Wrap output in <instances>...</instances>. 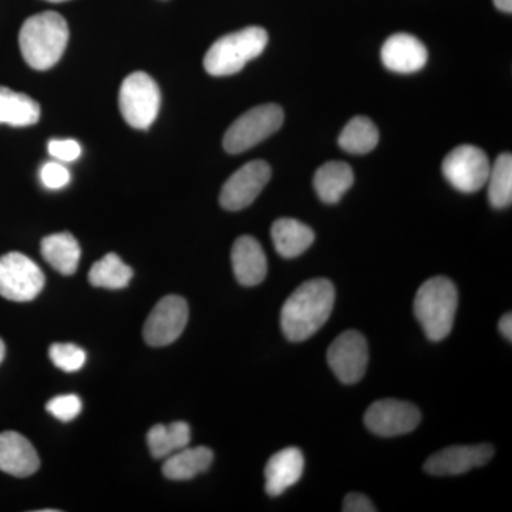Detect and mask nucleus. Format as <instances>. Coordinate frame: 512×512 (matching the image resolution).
<instances>
[{
    "label": "nucleus",
    "mask_w": 512,
    "mask_h": 512,
    "mask_svg": "<svg viewBox=\"0 0 512 512\" xmlns=\"http://www.w3.org/2000/svg\"><path fill=\"white\" fill-rule=\"evenodd\" d=\"M335 286L328 279L306 281L286 299L281 312L282 332L291 342L312 338L332 315Z\"/></svg>",
    "instance_id": "obj_1"
},
{
    "label": "nucleus",
    "mask_w": 512,
    "mask_h": 512,
    "mask_svg": "<svg viewBox=\"0 0 512 512\" xmlns=\"http://www.w3.org/2000/svg\"><path fill=\"white\" fill-rule=\"evenodd\" d=\"M69 42V26L57 12L30 16L19 33L23 59L35 70H47L59 62Z\"/></svg>",
    "instance_id": "obj_2"
},
{
    "label": "nucleus",
    "mask_w": 512,
    "mask_h": 512,
    "mask_svg": "<svg viewBox=\"0 0 512 512\" xmlns=\"http://www.w3.org/2000/svg\"><path fill=\"white\" fill-rule=\"evenodd\" d=\"M458 306L457 286L451 279L434 276L420 286L414 298V315L427 338L440 342L453 329Z\"/></svg>",
    "instance_id": "obj_3"
},
{
    "label": "nucleus",
    "mask_w": 512,
    "mask_h": 512,
    "mask_svg": "<svg viewBox=\"0 0 512 512\" xmlns=\"http://www.w3.org/2000/svg\"><path fill=\"white\" fill-rule=\"evenodd\" d=\"M268 39L266 30L259 26H249L222 36L208 49L204 57L205 70L217 77L241 72L245 64L262 55Z\"/></svg>",
    "instance_id": "obj_4"
},
{
    "label": "nucleus",
    "mask_w": 512,
    "mask_h": 512,
    "mask_svg": "<svg viewBox=\"0 0 512 512\" xmlns=\"http://www.w3.org/2000/svg\"><path fill=\"white\" fill-rule=\"evenodd\" d=\"M284 110L278 104H261L242 114L224 136L229 154H241L272 136L284 124Z\"/></svg>",
    "instance_id": "obj_5"
},
{
    "label": "nucleus",
    "mask_w": 512,
    "mask_h": 512,
    "mask_svg": "<svg viewBox=\"0 0 512 512\" xmlns=\"http://www.w3.org/2000/svg\"><path fill=\"white\" fill-rule=\"evenodd\" d=\"M119 104L124 120L131 127L147 130L160 111V87L147 73L130 74L121 84Z\"/></svg>",
    "instance_id": "obj_6"
},
{
    "label": "nucleus",
    "mask_w": 512,
    "mask_h": 512,
    "mask_svg": "<svg viewBox=\"0 0 512 512\" xmlns=\"http://www.w3.org/2000/svg\"><path fill=\"white\" fill-rule=\"evenodd\" d=\"M45 274L29 256L9 252L0 256V296L12 302H30L45 288Z\"/></svg>",
    "instance_id": "obj_7"
},
{
    "label": "nucleus",
    "mask_w": 512,
    "mask_h": 512,
    "mask_svg": "<svg viewBox=\"0 0 512 512\" xmlns=\"http://www.w3.org/2000/svg\"><path fill=\"white\" fill-rule=\"evenodd\" d=\"M491 163L487 154L476 146H460L451 150L443 161V174L456 190L471 194L487 184Z\"/></svg>",
    "instance_id": "obj_8"
},
{
    "label": "nucleus",
    "mask_w": 512,
    "mask_h": 512,
    "mask_svg": "<svg viewBox=\"0 0 512 512\" xmlns=\"http://www.w3.org/2000/svg\"><path fill=\"white\" fill-rule=\"evenodd\" d=\"M188 313V303L181 296L170 295L161 299L144 325L147 345L163 348L175 342L187 326Z\"/></svg>",
    "instance_id": "obj_9"
},
{
    "label": "nucleus",
    "mask_w": 512,
    "mask_h": 512,
    "mask_svg": "<svg viewBox=\"0 0 512 512\" xmlns=\"http://www.w3.org/2000/svg\"><path fill=\"white\" fill-rule=\"evenodd\" d=\"M328 363L340 382L355 384L365 376L369 363V348L365 336L356 330L343 332L333 340L328 350Z\"/></svg>",
    "instance_id": "obj_10"
},
{
    "label": "nucleus",
    "mask_w": 512,
    "mask_h": 512,
    "mask_svg": "<svg viewBox=\"0 0 512 512\" xmlns=\"http://www.w3.org/2000/svg\"><path fill=\"white\" fill-rule=\"evenodd\" d=\"M421 421L420 410L414 404L396 399L375 402L367 409V429L380 437H396L412 433Z\"/></svg>",
    "instance_id": "obj_11"
},
{
    "label": "nucleus",
    "mask_w": 512,
    "mask_h": 512,
    "mask_svg": "<svg viewBox=\"0 0 512 512\" xmlns=\"http://www.w3.org/2000/svg\"><path fill=\"white\" fill-rule=\"evenodd\" d=\"M271 167L262 160L251 161L239 168L222 187L220 202L228 211L249 207L271 180Z\"/></svg>",
    "instance_id": "obj_12"
},
{
    "label": "nucleus",
    "mask_w": 512,
    "mask_h": 512,
    "mask_svg": "<svg viewBox=\"0 0 512 512\" xmlns=\"http://www.w3.org/2000/svg\"><path fill=\"white\" fill-rule=\"evenodd\" d=\"M493 456L494 447L490 444L451 446L427 458L424 471L437 477L460 476L473 468L485 466Z\"/></svg>",
    "instance_id": "obj_13"
},
{
    "label": "nucleus",
    "mask_w": 512,
    "mask_h": 512,
    "mask_svg": "<svg viewBox=\"0 0 512 512\" xmlns=\"http://www.w3.org/2000/svg\"><path fill=\"white\" fill-rule=\"evenodd\" d=\"M429 53L417 37L396 33L384 42L382 62L386 69L396 73L419 72L426 66Z\"/></svg>",
    "instance_id": "obj_14"
},
{
    "label": "nucleus",
    "mask_w": 512,
    "mask_h": 512,
    "mask_svg": "<svg viewBox=\"0 0 512 512\" xmlns=\"http://www.w3.org/2000/svg\"><path fill=\"white\" fill-rule=\"evenodd\" d=\"M40 467L35 447L16 431L0 433V471L19 478L35 474Z\"/></svg>",
    "instance_id": "obj_15"
},
{
    "label": "nucleus",
    "mask_w": 512,
    "mask_h": 512,
    "mask_svg": "<svg viewBox=\"0 0 512 512\" xmlns=\"http://www.w3.org/2000/svg\"><path fill=\"white\" fill-rule=\"evenodd\" d=\"M305 458L296 447L284 448L271 458L265 467V491L271 497H279L293 487L303 476Z\"/></svg>",
    "instance_id": "obj_16"
},
{
    "label": "nucleus",
    "mask_w": 512,
    "mask_h": 512,
    "mask_svg": "<svg viewBox=\"0 0 512 512\" xmlns=\"http://www.w3.org/2000/svg\"><path fill=\"white\" fill-rule=\"evenodd\" d=\"M232 269L242 286H256L268 274V261L261 244L255 238L244 235L232 247Z\"/></svg>",
    "instance_id": "obj_17"
},
{
    "label": "nucleus",
    "mask_w": 512,
    "mask_h": 512,
    "mask_svg": "<svg viewBox=\"0 0 512 512\" xmlns=\"http://www.w3.org/2000/svg\"><path fill=\"white\" fill-rule=\"evenodd\" d=\"M355 183L352 167L343 161H329L316 171L313 187L325 204H336L342 200Z\"/></svg>",
    "instance_id": "obj_18"
},
{
    "label": "nucleus",
    "mask_w": 512,
    "mask_h": 512,
    "mask_svg": "<svg viewBox=\"0 0 512 512\" xmlns=\"http://www.w3.org/2000/svg\"><path fill=\"white\" fill-rule=\"evenodd\" d=\"M271 235L276 252L288 259L302 255L315 241V232L312 228L293 218L275 221Z\"/></svg>",
    "instance_id": "obj_19"
},
{
    "label": "nucleus",
    "mask_w": 512,
    "mask_h": 512,
    "mask_svg": "<svg viewBox=\"0 0 512 512\" xmlns=\"http://www.w3.org/2000/svg\"><path fill=\"white\" fill-rule=\"evenodd\" d=\"M40 251L47 264L52 265V268L62 275H73L79 268L82 249L77 239L69 232H60L43 238Z\"/></svg>",
    "instance_id": "obj_20"
},
{
    "label": "nucleus",
    "mask_w": 512,
    "mask_h": 512,
    "mask_svg": "<svg viewBox=\"0 0 512 512\" xmlns=\"http://www.w3.org/2000/svg\"><path fill=\"white\" fill-rule=\"evenodd\" d=\"M214 453L208 447L181 448L167 457L163 474L168 480L187 481L211 467Z\"/></svg>",
    "instance_id": "obj_21"
},
{
    "label": "nucleus",
    "mask_w": 512,
    "mask_h": 512,
    "mask_svg": "<svg viewBox=\"0 0 512 512\" xmlns=\"http://www.w3.org/2000/svg\"><path fill=\"white\" fill-rule=\"evenodd\" d=\"M40 119V106L26 94L0 87V124L28 127Z\"/></svg>",
    "instance_id": "obj_22"
},
{
    "label": "nucleus",
    "mask_w": 512,
    "mask_h": 512,
    "mask_svg": "<svg viewBox=\"0 0 512 512\" xmlns=\"http://www.w3.org/2000/svg\"><path fill=\"white\" fill-rule=\"evenodd\" d=\"M191 441V429L184 421H175L170 426L157 424L147 434L148 448L154 458H167L175 451L188 447Z\"/></svg>",
    "instance_id": "obj_23"
},
{
    "label": "nucleus",
    "mask_w": 512,
    "mask_h": 512,
    "mask_svg": "<svg viewBox=\"0 0 512 512\" xmlns=\"http://www.w3.org/2000/svg\"><path fill=\"white\" fill-rule=\"evenodd\" d=\"M379 144V130L372 120L356 116L346 124L339 136V146L346 153L367 154Z\"/></svg>",
    "instance_id": "obj_24"
},
{
    "label": "nucleus",
    "mask_w": 512,
    "mask_h": 512,
    "mask_svg": "<svg viewBox=\"0 0 512 512\" xmlns=\"http://www.w3.org/2000/svg\"><path fill=\"white\" fill-rule=\"evenodd\" d=\"M131 278H133V269L124 264L117 254L104 255L89 272L90 284L96 288L111 289V291L127 288Z\"/></svg>",
    "instance_id": "obj_25"
},
{
    "label": "nucleus",
    "mask_w": 512,
    "mask_h": 512,
    "mask_svg": "<svg viewBox=\"0 0 512 512\" xmlns=\"http://www.w3.org/2000/svg\"><path fill=\"white\" fill-rule=\"evenodd\" d=\"M488 198L498 210L510 207L512 202V156L503 153L491 165L488 174Z\"/></svg>",
    "instance_id": "obj_26"
},
{
    "label": "nucleus",
    "mask_w": 512,
    "mask_h": 512,
    "mask_svg": "<svg viewBox=\"0 0 512 512\" xmlns=\"http://www.w3.org/2000/svg\"><path fill=\"white\" fill-rule=\"evenodd\" d=\"M49 357L57 369L67 373L82 369L87 359L86 352L73 343H55L50 346Z\"/></svg>",
    "instance_id": "obj_27"
},
{
    "label": "nucleus",
    "mask_w": 512,
    "mask_h": 512,
    "mask_svg": "<svg viewBox=\"0 0 512 512\" xmlns=\"http://www.w3.org/2000/svg\"><path fill=\"white\" fill-rule=\"evenodd\" d=\"M46 410L52 414L55 419L64 421H72L82 413L83 402L77 394H63V396L53 397L46 404Z\"/></svg>",
    "instance_id": "obj_28"
},
{
    "label": "nucleus",
    "mask_w": 512,
    "mask_h": 512,
    "mask_svg": "<svg viewBox=\"0 0 512 512\" xmlns=\"http://www.w3.org/2000/svg\"><path fill=\"white\" fill-rule=\"evenodd\" d=\"M72 177H70L69 170L60 163H46L40 168V181L49 190H62L70 183Z\"/></svg>",
    "instance_id": "obj_29"
},
{
    "label": "nucleus",
    "mask_w": 512,
    "mask_h": 512,
    "mask_svg": "<svg viewBox=\"0 0 512 512\" xmlns=\"http://www.w3.org/2000/svg\"><path fill=\"white\" fill-rule=\"evenodd\" d=\"M50 156L63 163H72L82 156V146L76 140H52L49 143Z\"/></svg>",
    "instance_id": "obj_30"
},
{
    "label": "nucleus",
    "mask_w": 512,
    "mask_h": 512,
    "mask_svg": "<svg viewBox=\"0 0 512 512\" xmlns=\"http://www.w3.org/2000/svg\"><path fill=\"white\" fill-rule=\"evenodd\" d=\"M343 511L345 512H375L377 511L372 501L365 494L352 493L346 495L343 501Z\"/></svg>",
    "instance_id": "obj_31"
},
{
    "label": "nucleus",
    "mask_w": 512,
    "mask_h": 512,
    "mask_svg": "<svg viewBox=\"0 0 512 512\" xmlns=\"http://www.w3.org/2000/svg\"><path fill=\"white\" fill-rule=\"evenodd\" d=\"M498 329H500L501 335L504 336L508 342L512 340V316L511 313H505L503 318L500 320V325H498Z\"/></svg>",
    "instance_id": "obj_32"
},
{
    "label": "nucleus",
    "mask_w": 512,
    "mask_h": 512,
    "mask_svg": "<svg viewBox=\"0 0 512 512\" xmlns=\"http://www.w3.org/2000/svg\"><path fill=\"white\" fill-rule=\"evenodd\" d=\"M494 5L497 6V8L501 10V12H512V0H494Z\"/></svg>",
    "instance_id": "obj_33"
},
{
    "label": "nucleus",
    "mask_w": 512,
    "mask_h": 512,
    "mask_svg": "<svg viewBox=\"0 0 512 512\" xmlns=\"http://www.w3.org/2000/svg\"><path fill=\"white\" fill-rule=\"evenodd\" d=\"M5 353H6L5 343H3V340L0 339V363H2L3 359H5Z\"/></svg>",
    "instance_id": "obj_34"
},
{
    "label": "nucleus",
    "mask_w": 512,
    "mask_h": 512,
    "mask_svg": "<svg viewBox=\"0 0 512 512\" xmlns=\"http://www.w3.org/2000/svg\"><path fill=\"white\" fill-rule=\"evenodd\" d=\"M47 2L59 3V2H66V0H47Z\"/></svg>",
    "instance_id": "obj_35"
}]
</instances>
